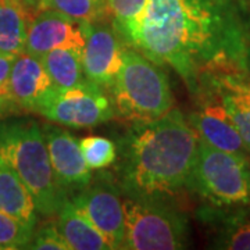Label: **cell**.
<instances>
[{"mask_svg": "<svg viewBox=\"0 0 250 250\" xmlns=\"http://www.w3.org/2000/svg\"><path fill=\"white\" fill-rule=\"evenodd\" d=\"M248 31L227 0H147L134 47L200 93L221 77L246 75Z\"/></svg>", "mask_w": 250, "mask_h": 250, "instance_id": "cell-1", "label": "cell"}, {"mask_svg": "<svg viewBox=\"0 0 250 250\" xmlns=\"http://www.w3.org/2000/svg\"><path fill=\"white\" fill-rule=\"evenodd\" d=\"M199 143L179 110L139 125L124 146L121 170L128 195L157 197L189 187Z\"/></svg>", "mask_w": 250, "mask_h": 250, "instance_id": "cell-2", "label": "cell"}, {"mask_svg": "<svg viewBox=\"0 0 250 250\" xmlns=\"http://www.w3.org/2000/svg\"><path fill=\"white\" fill-rule=\"evenodd\" d=\"M0 161L9 166L34 197L38 213H59L68 195L59 185L50 163L45 135L32 120L0 123Z\"/></svg>", "mask_w": 250, "mask_h": 250, "instance_id": "cell-3", "label": "cell"}, {"mask_svg": "<svg viewBox=\"0 0 250 250\" xmlns=\"http://www.w3.org/2000/svg\"><path fill=\"white\" fill-rule=\"evenodd\" d=\"M110 92L117 114L139 124L166 116L174 104L166 72L132 47L124 49L123 65Z\"/></svg>", "mask_w": 250, "mask_h": 250, "instance_id": "cell-4", "label": "cell"}, {"mask_svg": "<svg viewBox=\"0 0 250 250\" xmlns=\"http://www.w3.org/2000/svg\"><path fill=\"white\" fill-rule=\"evenodd\" d=\"M124 248L128 250H178L187 248L188 223L157 197L128 195L123 200Z\"/></svg>", "mask_w": 250, "mask_h": 250, "instance_id": "cell-5", "label": "cell"}, {"mask_svg": "<svg viewBox=\"0 0 250 250\" xmlns=\"http://www.w3.org/2000/svg\"><path fill=\"white\" fill-rule=\"evenodd\" d=\"M189 187L217 206L250 203V167L248 157L199 143Z\"/></svg>", "mask_w": 250, "mask_h": 250, "instance_id": "cell-6", "label": "cell"}, {"mask_svg": "<svg viewBox=\"0 0 250 250\" xmlns=\"http://www.w3.org/2000/svg\"><path fill=\"white\" fill-rule=\"evenodd\" d=\"M39 114L65 126L85 128L110 121L116 116V108L104 89L86 82L75 88L57 89Z\"/></svg>", "mask_w": 250, "mask_h": 250, "instance_id": "cell-7", "label": "cell"}, {"mask_svg": "<svg viewBox=\"0 0 250 250\" xmlns=\"http://www.w3.org/2000/svg\"><path fill=\"white\" fill-rule=\"evenodd\" d=\"M89 24L52 10L29 18L24 52L41 59L54 49H71L82 56Z\"/></svg>", "mask_w": 250, "mask_h": 250, "instance_id": "cell-8", "label": "cell"}, {"mask_svg": "<svg viewBox=\"0 0 250 250\" xmlns=\"http://www.w3.org/2000/svg\"><path fill=\"white\" fill-rule=\"evenodd\" d=\"M124 43L113 27L89 24L81 56L86 80L102 89H111L123 65Z\"/></svg>", "mask_w": 250, "mask_h": 250, "instance_id": "cell-9", "label": "cell"}, {"mask_svg": "<svg viewBox=\"0 0 250 250\" xmlns=\"http://www.w3.org/2000/svg\"><path fill=\"white\" fill-rule=\"evenodd\" d=\"M71 202L107 239L111 249L124 248V207L114 189L107 185H88L75 193Z\"/></svg>", "mask_w": 250, "mask_h": 250, "instance_id": "cell-10", "label": "cell"}, {"mask_svg": "<svg viewBox=\"0 0 250 250\" xmlns=\"http://www.w3.org/2000/svg\"><path fill=\"white\" fill-rule=\"evenodd\" d=\"M57 92L41 59L21 53L10 71L7 98L18 107L39 113Z\"/></svg>", "mask_w": 250, "mask_h": 250, "instance_id": "cell-11", "label": "cell"}, {"mask_svg": "<svg viewBox=\"0 0 250 250\" xmlns=\"http://www.w3.org/2000/svg\"><path fill=\"white\" fill-rule=\"evenodd\" d=\"M43 135L54 175L62 190L67 195L78 193L88 187L92 174L82 156L78 139L54 125H46Z\"/></svg>", "mask_w": 250, "mask_h": 250, "instance_id": "cell-12", "label": "cell"}, {"mask_svg": "<svg viewBox=\"0 0 250 250\" xmlns=\"http://www.w3.org/2000/svg\"><path fill=\"white\" fill-rule=\"evenodd\" d=\"M188 121L195 128L199 139L206 145L242 157L250 154L221 100L208 99L199 111L189 116Z\"/></svg>", "mask_w": 250, "mask_h": 250, "instance_id": "cell-13", "label": "cell"}, {"mask_svg": "<svg viewBox=\"0 0 250 250\" xmlns=\"http://www.w3.org/2000/svg\"><path fill=\"white\" fill-rule=\"evenodd\" d=\"M56 227L70 250H111L107 239L68 199L57 213Z\"/></svg>", "mask_w": 250, "mask_h": 250, "instance_id": "cell-14", "label": "cell"}, {"mask_svg": "<svg viewBox=\"0 0 250 250\" xmlns=\"http://www.w3.org/2000/svg\"><path fill=\"white\" fill-rule=\"evenodd\" d=\"M0 211L35 229L38 210L34 197L17 174L0 161Z\"/></svg>", "mask_w": 250, "mask_h": 250, "instance_id": "cell-15", "label": "cell"}, {"mask_svg": "<svg viewBox=\"0 0 250 250\" xmlns=\"http://www.w3.org/2000/svg\"><path fill=\"white\" fill-rule=\"evenodd\" d=\"M41 62L57 89L75 88L89 82L83 72L81 54L71 49L50 50L41 57Z\"/></svg>", "mask_w": 250, "mask_h": 250, "instance_id": "cell-16", "label": "cell"}, {"mask_svg": "<svg viewBox=\"0 0 250 250\" xmlns=\"http://www.w3.org/2000/svg\"><path fill=\"white\" fill-rule=\"evenodd\" d=\"M28 21L27 10L0 0V52L13 56L24 53Z\"/></svg>", "mask_w": 250, "mask_h": 250, "instance_id": "cell-17", "label": "cell"}, {"mask_svg": "<svg viewBox=\"0 0 250 250\" xmlns=\"http://www.w3.org/2000/svg\"><path fill=\"white\" fill-rule=\"evenodd\" d=\"M146 4L147 0H107V14L113 28L128 45L134 46Z\"/></svg>", "mask_w": 250, "mask_h": 250, "instance_id": "cell-18", "label": "cell"}, {"mask_svg": "<svg viewBox=\"0 0 250 250\" xmlns=\"http://www.w3.org/2000/svg\"><path fill=\"white\" fill-rule=\"evenodd\" d=\"M38 9L52 10L86 24H95L107 13V0H39Z\"/></svg>", "mask_w": 250, "mask_h": 250, "instance_id": "cell-19", "label": "cell"}, {"mask_svg": "<svg viewBox=\"0 0 250 250\" xmlns=\"http://www.w3.org/2000/svg\"><path fill=\"white\" fill-rule=\"evenodd\" d=\"M207 92H215L220 100L223 102L224 107L232 118L233 124L239 131L243 143L250 153V104L241 98L238 93L223 86H213Z\"/></svg>", "mask_w": 250, "mask_h": 250, "instance_id": "cell-20", "label": "cell"}, {"mask_svg": "<svg viewBox=\"0 0 250 250\" xmlns=\"http://www.w3.org/2000/svg\"><path fill=\"white\" fill-rule=\"evenodd\" d=\"M81 152L90 170H102L117 159L116 145L103 136H86L78 141Z\"/></svg>", "mask_w": 250, "mask_h": 250, "instance_id": "cell-21", "label": "cell"}, {"mask_svg": "<svg viewBox=\"0 0 250 250\" xmlns=\"http://www.w3.org/2000/svg\"><path fill=\"white\" fill-rule=\"evenodd\" d=\"M32 236L34 229L0 211V250L27 249Z\"/></svg>", "mask_w": 250, "mask_h": 250, "instance_id": "cell-22", "label": "cell"}, {"mask_svg": "<svg viewBox=\"0 0 250 250\" xmlns=\"http://www.w3.org/2000/svg\"><path fill=\"white\" fill-rule=\"evenodd\" d=\"M217 248L228 250H250V220L235 218L221 233Z\"/></svg>", "mask_w": 250, "mask_h": 250, "instance_id": "cell-23", "label": "cell"}, {"mask_svg": "<svg viewBox=\"0 0 250 250\" xmlns=\"http://www.w3.org/2000/svg\"><path fill=\"white\" fill-rule=\"evenodd\" d=\"M27 249L35 250H70L67 242L64 241L62 233L59 232L56 225H47L39 229L32 236Z\"/></svg>", "mask_w": 250, "mask_h": 250, "instance_id": "cell-24", "label": "cell"}, {"mask_svg": "<svg viewBox=\"0 0 250 250\" xmlns=\"http://www.w3.org/2000/svg\"><path fill=\"white\" fill-rule=\"evenodd\" d=\"M16 57L17 56L0 52V92H3L6 95H7V82H9L10 71L16 62Z\"/></svg>", "mask_w": 250, "mask_h": 250, "instance_id": "cell-25", "label": "cell"}, {"mask_svg": "<svg viewBox=\"0 0 250 250\" xmlns=\"http://www.w3.org/2000/svg\"><path fill=\"white\" fill-rule=\"evenodd\" d=\"M243 67L245 74L250 78V31H248V39H246V49H245V59H243Z\"/></svg>", "mask_w": 250, "mask_h": 250, "instance_id": "cell-26", "label": "cell"}, {"mask_svg": "<svg viewBox=\"0 0 250 250\" xmlns=\"http://www.w3.org/2000/svg\"><path fill=\"white\" fill-rule=\"evenodd\" d=\"M4 1H9L13 4H17L20 7H22L24 10H31L34 7H38V3L39 0H4Z\"/></svg>", "mask_w": 250, "mask_h": 250, "instance_id": "cell-27", "label": "cell"}, {"mask_svg": "<svg viewBox=\"0 0 250 250\" xmlns=\"http://www.w3.org/2000/svg\"><path fill=\"white\" fill-rule=\"evenodd\" d=\"M3 102H9V98H7V95H6V93L0 92V103H3Z\"/></svg>", "mask_w": 250, "mask_h": 250, "instance_id": "cell-28", "label": "cell"}]
</instances>
